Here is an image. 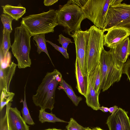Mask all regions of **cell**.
Returning a JSON list of instances; mask_svg holds the SVG:
<instances>
[{"label": "cell", "instance_id": "obj_1", "mask_svg": "<svg viewBox=\"0 0 130 130\" xmlns=\"http://www.w3.org/2000/svg\"><path fill=\"white\" fill-rule=\"evenodd\" d=\"M62 78L61 74L56 69L47 72L39 86L36 93L32 96L35 105L41 109L52 111L54 107L56 90Z\"/></svg>", "mask_w": 130, "mask_h": 130}, {"label": "cell", "instance_id": "obj_2", "mask_svg": "<svg viewBox=\"0 0 130 130\" xmlns=\"http://www.w3.org/2000/svg\"><path fill=\"white\" fill-rule=\"evenodd\" d=\"M125 63L118 60L113 50L106 51L104 48L101 54L100 62L101 77V90L104 92L116 82L120 80Z\"/></svg>", "mask_w": 130, "mask_h": 130}, {"label": "cell", "instance_id": "obj_3", "mask_svg": "<svg viewBox=\"0 0 130 130\" xmlns=\"http://www.w3.org/2000/svg\"><path fill=\"white\" fill-rule=\"evenodd\" d=\"M82 9L86 18L102 30L110 6L121 3L122 0H73Z\"/></svg>", "mask_w": 130, "mask_h": 130}, {"label": "cell", "instance_id": "obj_4", "mask_svg": "<svg viewBox=\"0 0 130 130\" xmlns=\"http://www.w3.org/2000/svg\"><path fill=\"white\" fill-rule=\"evenodd\" d=\"M86 19L82 9L73 0L68 1L63 5H60L57 10L58 25L64 28L63 31L71 36L81 29L82 21Z\"/></svg>", "mask_w": 130, "mask_h": 130}, {"label": "cell", "instance_id": "obj_5", "mask_svg": "<svg viewBox=\"0 0 130 130\" xmlns=\"http://www.w3.org/2000/svg\"><path fill=\"white\" fill-rule=\"evenodd\" d=\"M57 10L50 8L46 12L31 14L22 18V24L32 36L54 31V28L58 25Z\"/></svg>", "mask_w": 130, "mask_h": 130}, {"label": "cell", "instance_id": "obj_6", "mask_svg": "<svg viewBox=\"0 0 130 130\" xmlns=\"http://www.w3.org/2000/svg\"><path fill=\"white\" fill-rule=\"evenodd\" d=\"M87 30L86 61L87 73L89 75L100 64L101 54L104 49V32L94 25Z\"/></svg>", "mask_w": 130, "mask_h": 130}, {"label": "cell", "instance_id": "obj_7", "mask_svg": "<svg viewBox=\"0 0 130 130\" xmlns=\"http://www.w3.org/2000/svg\"><path fill=\"white\" fill-rule=\"evenodd\" d=\"M32 36L22 24L15 28L14 40L11 48L12 54L17 59L19 69L31 66V61L29 54Z\"/></svg>", "mask_w": 130, "mask_h": 130}, {"label": "cell", "instance_id": "obj_8", "mask_svg": "<svg viewBox=\"0 0 130 130\" xmlns=\"http://www.w3.org/2000/svg\"><path fill=\"white\" fill-rule=\"evenodd\" d=\"M130 20V4L125 3L110 6L102 30L105 32L110 28Z\"/></svg>", "mask_w": 130, "mask_h": 130}, {"label": "cell", "instance_id": "obj_9", "mask_svg": "<svg viewBox=\"0 0 130 130\" xmlns=\"http://www.w3.org/2000/svg\"><path fill=\"white\" fill-rule=\"evenodd\" d=\"M88 34V30L84 31L80 29L71 36L74 41L76 58L78 61L83 75L84 77L88 76L86 61V51Z\"/></svg>", "mask_w": 130, "mask_h": 130}, {"label": "cell", "instance_id": "obj_10", "mask_svg": "<svg viewBox=\"0 0 130 130\" xmlns=\"http://www.w3.org/2000/svg\"><path fill=\"white\" fill-rule=\"evenodd\" d=\"M107 31L104 35V45L113 49L130 35V29L124 26L114 27Z\"/></svg>", "mask_w": 130, "mask_h": 130}, {"label": "cell", "instance_id": "obj_11", "mask_svg": "<svg viewBox=\"0 0 130 130\" xmlns=\"http://www.w3.org/2000/svg\"><path fill=\"white\" fill-rule=\"evenodd\" d=\"M106 124L109 130H130V120L127 112L120 108L108 117Z\"/></svg>", "mask_w": 130, "mask_h": 130}, {"label": "cell", "instance_id": "obj_12", "mask_svg": "<svg viewBox=\"0 0 130 130\" xmlns=\"http://www.w3.org/2000/svg\"><path fill=\"white\" fill-rule=\"evenodd\" d=\"M11 105L9 102L6 105L8 130H29L20 112L17 107H11Z\"/></svg>", "mask_w": 130, "mask_h": 130}, {"label": "cell", "instance_id": "obj_13", "mask_svg": "<svg viewBox=\"0 0 130 130\" xmlns=\"http://www.w3.org/2000/svg\"><path fill=\"white\" fill-rule=\"evenodd\" d=\"M99 93L95 91L92 73L87 76V87L86 96V103L87 105L93 110H99L101 107L99 102Z\"/></svg>", "mask_w": 130, "mask_h": 130}, {"label": "cell", "instance_id": "obj_14", "mask_svg": "<svg viewBox=\"0 0 130 130\" xmlns=\"http://www.w3.org/2000/svg\"><path fill=\"white\" fill-rule=\"evenodd\" d=\"M18 64L13 61L5 68H0V93L4 88L9 91L11 81L14 74Z\"/></svg>", "mask_w": 130, "mask_h": 130}, {"label": "cell", "instance_id": "obj_15", "mask_svg": "<svg viewBox=\"0 0 130 130\" xmlns=\"http://www.w3.org/2000/svg\"><path fill=\"white\" fill-rule=\"evenodd\" d=\"M113 50L117 59L121 62L125 63L130 55V40L129 37L125 39Z\"/></svg>", "mask_w": 130, "mask_h": 130}, {"label": "cell", "instance_id": "obj_16", "mask_svg": "<svg viewBox=\"0 0 130 130\" xmlns=\"http://www.w3.org/2000/svg\"><path fill=\"white\" fill-rule=\"evenodd\" d=\"M75 74L77 82L76 88L78 92L86 97L87 87V77H84L83 75L78 61L76 58L75 63Z\"/></svg>", "mask_w": 130, "mask_h": 130}, {"label": "cell", "instance_id": "obj_17", "mask_svg": "<svg viewBox=\"0 0 130 130\" xmlns=\"http://www.w3.org/2000/svg\"><path fill=\"white\" fill-rule=\"evenodd\" d=\"M10 32L3 28V37L0 46V64H2L7 61V55L9 49L11 47L10 35Z\"/></svg>", "mask_w": 130, "mask_h": 130}, {"label": "cell", "instance_id": "obj_18", "mask_svg": "<svg viewBox=\"0 0 130 130\" xmlns=\"http://www.w3.org/2000/svg\"><path fill=\"white\" fill-rule=\"evenodd\" d=\"M4 13L9 15L18 21L26 12V8L22 6H14L8 4L1 6Z\"/></svg>", "mask_w": 130, "mask_h": 130}, {"label": "cell", "instance_id": "obj_19", "mask_svg": "<svg viewBox=\"0 0 130 130\" xmlns=\"http://www.w3.org/2000/svg\"><path fill=\"white\" fill-rule=\"evenodd\" d=\"M59 84L60 86L59 87L58 89L63 90L74 105L76 106H77L79 102L82 100V98L78 96L75 94L71 86L67 83L63 78Z\"/></svg>", "mask_w": 130, "mask_h": 130}, {"label": "cell", "instance_id": "obj_20", "mask_svg": "<svg viewBox=\"0 0 130 130\" xmlns=\"http://www.w3.org/2000/svg\"><path fill=\"white\" fill-rule=\"evenodd\" d=\"M33 39L36 41L37 46V52L39 54L42 52H45L48 56L53 65L54 66L49 55L46 46L47 42L45 38V34H38L33 37Z\"/></svg>", "mask_w": 130, "mask_h": 130}, {"label": "cell", "instance_id": "obj_21", "mask_svg": "<svg viewBox=\"0 0 130 130\" xmlns=\"http://www.w3.org/2000/svg\"><path fill=\"white\" fill-rule=\"evenodd\" d=\"M39 121L42 123L46 122L68 123L57 117L55 114L52 113H48L46 112L45 109H41L39 111Z\"/></svg>", "mask_w": 130, "mask_h": 130}, {"label": "cell", "instance_id": "obj_22", "mask_svg": "<svg viewBox=\"0 0 130 130\" xmlns=\"http://www.w3.org/2000/svg\"><path fill=\"white\" fill-rule=\"evenodd\" d=\"M26 85L24 87V100L23 101V99H22L20 101V102H22L23 104V107L22 109L21 112L22 117L26 123L29 125H33L35 124V123L30 115L26 102L25 94Z\"/></svg>", "mask_w": 130, "mask_h": 130}, {"label": "cell", "instance_id": "obj_23", "mask_svg": "<svg viewBox=\"0 0 130 130\" xmlns=\"http://www.w3.org/2000/svg\"><path fill=\"white\" fill-rule=\"evenodd\" d=\"M0 111L1 112L4 107L9 102L13 101L14 93L8 91L4 88L0 93Z\"/></svg>", "mask_w": 130, "mask_h": 130}, {"label": "cell", "instance_id": "obj_24", "mask_svg": "<svg viewBox=\"0 0 130 130\" xmlns=\"http://www.w3.org/2000/svg\"><path fill=\"white\" fill-rule=\"evenodd\" d=\"M95 91L97 93H100L101 77L100 64L92 72Z\"/></svg>", "mask_w": 130, "mask_h": 130}, {"label": "cell", "instance_id": "obj_25", "mask_svg": "<svg viewBox=\"0 0 130 130\" xmlns=\"http://www.w3.org/2000/svg\"><path fill=\"white\" fill-rule=\"evenodd\" d=\"M0 17L4 26V28L10 33L12 31V22L14 19L10 15L4 13L2 14Z\"/></svg>", "mask_w": 130, "mask_h": 130}, {"label": "cell", "instance_id": "obj_26", "mask_svg": "<svg viewBox=\"0 0 130 130\" xmlns=\"http://www.w3.org/2000/svg\"><path fill=\"white\" fill-rule=\"evenodd\" d=\"M66 127L67 130H86V128L78 124L73 118H70Z\"/></svg>", "mask_w": 130, "mask_h": 130}, {"label": "cell", "instance_id": "obj_27", "mask_svg": "<svg viewBox=\"0 0 130 130\" xmlns=\"http://www.w3.org/2000/svg\"><path fill=\"white\" fill-rule=\"evenodd\" d=\"M58 41L59 43L61 44L62 47L67 50L68 46L70 43H72L71 40L69 38L65 37L62 34L59 36Z\"/></svg>", "mask_w": 130, "mask_h": 130}, {"label": "cell", "instance_id": "obj_28", "mask_svg": "<svg viewBox=\"0 0 130 130\" xmlns=\"http://www.w3.org/2000/svg\"><path fill=\"white\" fill-rule=\"evenodd\" d=\"M47 42L52 45L56 50L61 53L66 58L69 59V55L67 53V50L62 47L59 46L47 40Z\"/></svg>", "mask_w": 130, "mask_h": 130}, {"label": "cell", "instance_id": "obj_29", "mask_svg": "<svg viewBox=\"0 0 130 130\" xmlns=\"http://www.w3.org/2000/svg\"><path fill=\"white\" fill-rule=\"evenodd\" d=\"M0 130H8L7 120V111L3 116H1L0 120Z\"/></svg>", "mask_w": 130, "mask_h": 130}, {"label": "cell", "instance_id": "obj_30", "mask_svg": "<svg viewBox=\"0 0 130 130\" xmlns=\"http://www.w3.org/2000/svg\"><path fill=\"white\" fill-rule=\"evenodd\" d=\"M123 73H124L126 75L128 79L130 82V59L128 58L124 63Z\"/></svg>", "mask_w": 130, "mask_h": 130}, {"label": "cell", "instance_id": "obj_31", "mask_svg": "<svg viewBox=\"0 0 130 130\" xmlns=\"http://www.w3.org/2000/svg\"><path fill=\"white\" fill-rule=\"evenodd\" d=\"M58 0H45L43 3L45 6H49L52 5L57 2Z\"/></svg>", "mask_w": 130, "mask_h": 130}, {"label": "cell", "instance_id": "obj_32", "mask_svg": "<svg viewBox=\"0 0 130 130\" xmlns=\"http://www.w3.org/2000/svg\"><path fill=\"white\" fill-rule=\"evenodd\" d=\"M118 26H124L130 29V20L122 23Z\"/></svg>", "mask_w": 130, "mask_h": 130}, {"label": "cell", "instance_id": "obj_33", "mask_svg": "<svg viewBox=\"0 0 130 130\" xmlns=\"http://www.w3.org/2000/svg\"><path fill=\"white\" fill-rule=\"evenodd\" d=\"M119 108L116 105L110 107L109 108V111L110 113H112L111 114L114 113Z\"/></svg>", "mask_w": 130, "mask_h": 130}, {"label": "cell", "instance_id": "obj_34", "mask_svg": "<svg viewBox=\"0 0 130 130\" xmlns=\"http://www.w3.org/2000/svg\"><path fill=\"white\" fill-rule=\"evenodd\" d=\"M99 110H101L104 112H107L109 111V108L107 107H104L103 106L100 107Z\"/></svg>", "mask_w": 130, "mask_h": 130}, {"label": "cell", "instance_id": "obj_35", "mask_svg": "<svg viewBox=\"0 0 130 130\" xmlns=\"http://www.w3.org/2000/svg\"><path fill=\"white\" fill-rule=\"evenodd\" d=\"M92 130H104L100 128L99 127H94L92 129Z\"/></svg>", "mask_w": 130, "mask_h": 130}, {"label": "cell", "instance_id": "obj_36", "mask_svg": "<svg viewBox=\"0 0 130 130\" xmlns=\"http://www.w3.org/2000/svg\"><path fill=\"white\" fill-rule=\"evenodd\" d=\"M52 130H63L60 129H58L55 128H54L52 129Z\"/></svg>", "mask_w": 130, "mask_h": 130}, {"label": "cell", "instance_id": "obj_37", "mask_svg": "<svg viewBox=\"0 0 130 130\" xmlns=\"http://www.w3.org/2000/svg\"><path fill=\"white\" fill-rule=\"evenodd\" d=\"M86 130H92V129L89 128V127H87L86 128Z\"/></svg>", "mask_w": 130, "mask_h": 130}, {"label": "cell", "instance_id": "obj_38", "mask_svg": "<svg viewBox=\"0 0 130 130\" xmlns=\"http://www.w3.org/2000/svg\"><path fill=\"white\" fill-rule=\"evenodd\" d=\"M43 130H52V129L49 128L47 129H45Z\"/></svg>", "mask_w": 130, "mask_h": 130}]
</instances>
